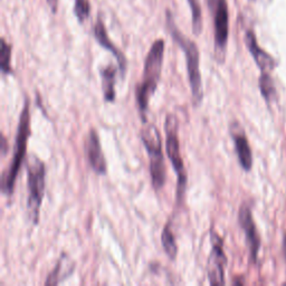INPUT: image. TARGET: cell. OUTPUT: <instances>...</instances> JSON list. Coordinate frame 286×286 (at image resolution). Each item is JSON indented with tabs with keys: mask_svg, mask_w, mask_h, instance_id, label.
Instances as JSON below:
<instances>
[{
	"mask_svg": "<svg viewBox=\"0 0 286 286\" xmlns=\"http://www.w3.org/2000/svg\"><path fill=\"white\" fill-rule=\"evenodd\" d=\"M164 57V40L157 39L145 57L143 67V77L135 89V97L143 121H145V113L148 110L150 99L156 92L159 84Z\"/></svg>",
	"mask_w": 286,
	"mask_h": 286,
	"instance_id": "cell-1",
	"label": "cell"
},
{
	"mask_svg": "<svg viewBox=\"0 0 286 286\" xmlns=\"http://www.w3.org/2000/svg\"><path fill=\"white\" fill-rule=\"evenodd\" d=\"M29 100L26 99L24 107L20 113L19 124H18L16 141H15L14 154L11 163L7 171L2 176V191L6 195H11L14 191L15 182L18 172L20 170L21 163L25 159L27 142L31 135V108H29Z\"/></svg>",
	"mask_w": 286,
	"mask_h": 286,
	"instance_id": "cell-2",
	"label": "cell"
},
{
	"mask_svg": "<svg viewBox=\"0 0 286 286\" xmlns=\"http://www.w3.org/2000/svg\"><path fill=\"white\" fill-rule=\"evenodd\" d=\"M167 22L169 31H170L174 39L178 43L180 47L182 48L186 56L187 62V71L188 77H189V85L191 89V94H193L194 101L196 104H199L204 97V89H202V82H201V74H200V56H199V51L197 45L189 38H186L178 28L175 25V21L172 19L171 14L167 13Z\"/></svg>",
	"mask_w": 286,
	"mask_h": 286,
	"instance_id": "cell-3",
	"label": "cell"
},
{
	"mask_svg": "<svg viewBox=\"0 0 286 286\" xmlns=\"http://www.w3.org/2000/svg\"><path fill=\"white\" fill-rule=\"evenodd\" d=\"M141 139L144 144L150 159V176L154 189L159 190L163 188L165 183V170L164 157L162 153V142L159 130L153 124H148L143 127Z\"/></svg>",
	"mask_w": 286,
	"mask_h": 286,
	"instance_id": "cell-4",
	"label": "cell"
},
{
	"mask_svg": "<svg viewBox=\"0 0 286 286\" xmlns=\"http://www.w3.org/2000/svg\"><path fill=\"white\" fill-rule=\"evenodd\" d=\"M28 176V200L27 209L34 225L39 221V212L45 193V165L35 156H29L27 159Z\"/></svg>",
	"mask_w": 286,
	"mask_h": 286,
	"instance_id": "cell-5",
	"label": "cell"
},
{
	"mask_svg": "<svg viewBox=\"0 0 286 286\" xmlns=\"http://www.w3.org/2000/svg\"><path fill=\"white\" fill-rule=\"evenodd\" d=\"M165 148L169 159L171 161L172 167L177 175V199L182 201L186 193L187 186V174L184 170L183 161L180 153V145L178 139V121L175 115H168L165 119Z\"/></svg>",
	"mask_w": 286,
	"mask_h": 286,
	"instance_id": "cell-6",
	"label": "cell"
},
{
	"mask_svg": "<svg viewBox=\"0 0 286 286\" xmlns=\"http://www.w3.org/2000/svg\"><path fill=\"white\" fill-rule=\"evenodd\" d=\"M214 13V48L217 55H223L227 46L229 33V16L227 0H208Z\"/></svg>",
	"mask_w": 286,
	"mask_h": 286,
	"instance_id": "cell-7",
	"label": "cell"
},
{
	"mask_svg": "<svg viewBox=\"0 0 286 286\" xmlns=\"http://www.w3.org/2000/svg\"><path fill=\"white\" fill-rule=\"evenodd\" d=\"M212 239V251H210L208 262H207V274L209 277V283L212 285L225 284V267L227 264V258L224 253V243L216 232L210 234Z\"/></svg>",
	"mask_w": 286,
	"mask_h": 286,
	"instance_id": "cell-8",
	"label": "cell"
},
{
	"mask_svg": "<svg viewBox=\"0 0 286 286\" xmlns=\"http://www.w3.org/2000/svg\"><path fill=\"white\" fill-rule=\"evenodd\" d=\"M85 153L89 165L96 175L102 176L107 174V160H105L102 146H101L99 135L94 129L89 131L85 141Z\"/></svg>",
	"mask_w": 286,
	"mask_h": 286,
	"instance_id": "cell-9",
	"label": "cell"
},
{
	"mask_svg": "<svg viewBox=\"0 0 286 286\" xmlns=\"http://www.w3.org/2000/svg\"><path fill=\"white\" fill-rule=\"evenodd\" d=\"M238 220H239L240 227H242L243 231L245 232L247 244L250 251L251 261L256 262V259H257V255H258V250H259V246H261V240H259L257 229H256V225L254 223L253 216H251L250 207L246 205H243L242 207H240Z\"/></svg>",
	"mask_w": 286,
	"mask_h": 286,
	"instance_id": "cell-10",
	"label": "cell"
},
{
	"mask_svg": "<svg viewBox=\"0 0 286 286\" xmlns=\"http://www.w3.org/2000/svg\"><path fill=\"white\" fill-rule=\"evenodd\" d=\"M232 137L235 142L236 153L240 165L245 171H250L253 165V154L245 133L239 129V126L234 125L232 127Z\"/></svg>",
	"mask_w": 286,
	"mask_h": 286,
	"instance_id": "cell-11",
	"label": "cell"
},
{
	"mask_svg": "<svg viewBox=\"0 0 286 286\" xmlns=\"http://www.w3.org/2000/svg\"><path fill=\"white\" fill-rule=\"evenodd\" d=\"M245 43L248 51L250 52L254 61L257 64L259 70L262 71V73H269L274 69V66H275V62H274V59L265 51H263L258 46L257 41H256V37L251 32H247Z\"/></svg>",
	"mask_w": 286,
	"mask_h": 286,
	"instance_id": "cell-12",
	"label": "cell"
},
{
	"mask_svg": "<svg viewBox=\"0 0 286 286\" xmlns=\"http://www.w3.org/2000/svg\"><path fill=\"white\" fill-rule=\"evenodd\" d=\"M94 36H95L97 43H99L101 46L104 47L105 50L111 52L112 54L114 55V57L116 58V61H118L119 64V69L121 71L122 77H124V73H125L126 71V59L124 57L122 53L115 47V45L112 43L111 39L108 38L107 29H105V26L101 19L97 20L95 27H94Z\"/></svg>",
	"mask_w": 286,
	"mask_h": 286,
	"instance_id": "cell-13",
	"label": "cell"
},
{
	"mask_svg": "<svg viewBox=\"0 0 286 286\" xmlns=\"http://www.w3.org/2000/svg\"><path fill=\"white\" fill-rule=\"evenodd\" d=\"M116 67L114 65H110L103 67L100 70L101 80H102V89L104 94V100L107 102H114L115 100V76H116Z\"/></svg>",
	"mask_w": 286,
	"mask_h": 286,
	"instance_id": "cell-14",
	"label": "cell"
},
{
	"mask_svg": "<svg viewBox=\"0 0 286 286\" xmlns=\"http://www.w3.org/2000/svg\"><path fill=\"white\" fill-rule=\"evenodd\" d=\"M161 242H162V246L164 248L165 253H167V255L172 259V261H175L177 257V253H178V247H177L175 236L172 234L170 223H168V225H165V227L163 228L162 236H161Z\"/></svg>",
	"mask_w": 286,
	"mask_h": 286,
	"instance_id": "cell-15",
	"label": "cell"
},
{
	"mask_svg": "<svg viewBox=\"0 0 286 286\" xmlns=\"http://www.w3.org/2000/svg\"><path fill=\"white\" fill-rule=\"evenodd\" d=\"M65 269H73L72 268V265L69 261V258L66 257V255H62L61 259H59L57 265L54 269H53V272L50 274V276H48L47 281H46V285H56L58 284L59 282H61L63 278H65V275L62 274V272H65ZM66 274V273H65ZM67 275V274H66ZM69 276V275H67Z\"/></svg>",
	"mask_w": 286,
	"mask_h": 286,
	"instance_id": "cell-16",
	"label": "cell"
},
{
	"mask_svg": "<svg viewBox=\"0 0 286 286\" xmlns=\"http://www.w3.org/2000/svg\"><path fill=\"white\" fill-rule=\"evenodd\" d=\"M259 89H261L262 95L264 96L267 102H270L275 99V86H274L272 77L269 76L268 73H262L261 77H259Z\"/></svg>",
	"mask_w": 286,
	"mask_h": 286,
	"instance_id": "cell-17",
	"label": "cell"
},
{
	"mask_svg": "<svg viewBox=\"0 0 286 286\" xmlns=\"http://www.w3.org/2000/svg\"><path fill=\"white\" fill-rule=\"evenodd\" d=\"M191 10V18H193V32L195 35H200L202 31V11L200 3L198 0H187Z\"/></svg>",
	"mask_w": 286,
	"mask_h": 286,
	"instance_id": "cell-18",
	"label": "cell"
},
{
	"mask_svg": "<svg viewBox=\"0 0 286 286\" xmlns=\"http://www.w3.org/2000/svg\"><path fill=\"white\" fill-rule=\"evenodd\" d=\"M11 61V46L6 43L5 39H1V50H0V67L3 74H11L13 69L10 65Z\"/></svg>",
	"mask_w": 286,
	"mask_h": 286,
	"instance_id": "cell-19",
	"label": "cell"
},
{
	"mask_svg": "<svg viewBox=\"0 0 286 286\" xmlns=\"http://www.w3.org/2000/svg\"><path fill=\"white\" fill-rule=\"evenodd\" d=\"M89 13H91V6L89 0H75L74 14L78 21L84 22L89 18Z\"/></svg>",
	"mask_w": 286,
	"mask_h": 286,
	"instance_id": "cell-20",
	"label": "cell"
},
{
	"mask_svg": "<svg viewBox=\"0 0 286 286\" xmlns=\"http://www.w3.org/2000/svg\"><path fill=\"white\" fill-rule=\"evenodd\" d=\"M48 6L51 7V10L53 13H56L57 11V7H58V0H47Z\"/></svg>",
	"mask_w": 286,
	"mask_h": 286,
	"instance_id": "cell-21",
	"label": "cell"
},
{
	"mask_svg": "<svg viewBox=\"0 0 286 286\" xmlns=\"http://www.w3.org/2000/svg\"><path fill=\"white\" fill-rule=\"evenodd\" d=\"M283 251H284V256H285V259H286V234L284 236V240H283Z\"/></svg>",
	"mask_w": 286,
	"mask_h": 286,
	"instance_id": "cell-22",
	"label": "cell"
}]
</instances>
